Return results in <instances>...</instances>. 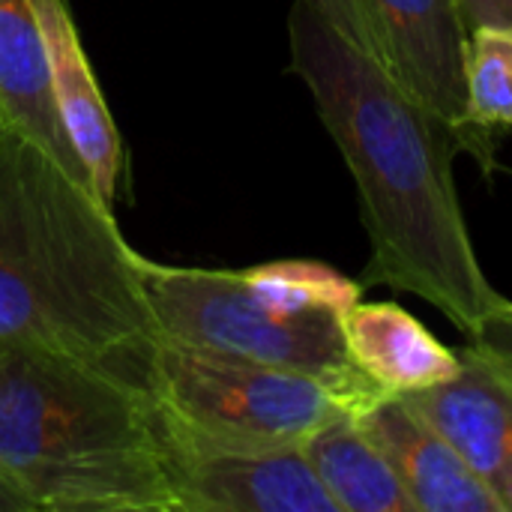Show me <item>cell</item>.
Masks as SVG:
<instances>
[{
  "label": "cell",
  "mask_w": 512,
  "mask_h": 512,
  "mask_svg": "<svg viewBox=\"0 0 512 512\" xmlns=\"http://www.w3.org/2000/svg\"><path fill=\"white\" fill-rule=\"evenodd\" d=\"M291 69L312 93L360 195L372 258L366 285L435 306L471 336L504 297L486 276L453 180L459 135L312 3L288 15Z\"/></svg>",
  "instance_id": "cell-1"
},
{
  "label": "cell",
  "mask_w": 512,
  "mask_h": 512,
  "mask_svg": "<svg viewBox=\"0 0 512 512\" xmlns=\"http://www.w3.org/2000/svg\"><path fill=\"white\" fill-rule=\"evenodd\" d=\"M144 264L90 186L0 123V351L144 372L162 336Z\"/></svg>",
  "instance_id": "cell-2"
},
{
  "label": "cell",
  "mask_w": 512,
  "mask_h": 512,
  "mask_svg": "<svg viewBox=\"0 0 512 512\" xmlns=\"http://www.w3.org/2000/svg\"><path fill=\"white\" fill-rule=\"evenodd\" d=\"M0 483L30 512H177L144 372L0 351Z\"/></svg>",
  "instance_id": "cell-3"
},
{
  "label": "cell",
  "mask_w": 512,
  "mask_h": 512,
  "mask_svg": "<svg viewBox=\"0 0 512 512\" xmlns=\"http://www.w3.org/2000/svg\"><path fill=\"white\" fill-rule=\"evenodd\" d=\"M144 381L171 432L225 447H294L354 402L339 387L216 348L159 336Z\"/></svg>",
  "instance_id": "cell-4"
},
{
  "label": "cell",
  "mask_w": 512,
  "mask_h": 512,
  "mask_svg": "<svg viewBox=\"0 0 512 512\" xmlns=\"http://www.w3.org/2000/svg\"><path fill=\"white\" fill-rule=\"evenodd\" d=\"M144 288L168 339L321 378L351 396L354 414L387 396L351 363L336 315L282 312L249 288L243 270L171 267L147 258Z\"/></svg>",
  "instance_id": "cell-5"
},
{
  "label": "cell",
  "mask_w": 512,
  "mask_h": 512,
  "mask_svg": "<svg viewBox=\"0 0 512 512\" xmlns=\"http://www.w3.org/2000/svg\"><path fill=\"white\" fill-rule=\"evenodd\" d=\"M162 429L177 512H339L300 444L225 447Z\"/></svg>",
  "instance_id": "cell-6"
},
{
  "label": "cell",
  "mask_w": 512,
  "mask_h": 512,
  "mask_svg": "<svg viewBox=\"0 0 512 512\" xmlns=\"http://www.w3.org/2000/svg\"><path fill=\"white\" fill-rule=\"evenodd\" d=\"M456 378L402 399L468 462L512 512V360L468 342Z\"/></svg>",
  "instance_id": "cell-7"
},
{
  "label": "cell",
  "mask_w": 512,
  "mask_h": 512,
  "mask_svg": "<svg viewBox=\"0 0 512 512\" xmlns=\"http://www.w3.org/2000/svg\"><path fill=\"white\" fill-rule=\"evenodd\" d=\"M381 45L384 69L435 117L465 150V48L468 27L456 0H363Z\"/></svg>",
  "instance_id": "cell-8"
},
{
  "label": "cell",
  "mask_w": 512,
  "mask_h": 512,
  "mask_svg": "<svg viewBox=\"0 0 512 512\" xmlns=\"http://www.w3.org/2000/svg\"><path fill=\"white\" fill-rule=\"evenodd\" d=\"M48 54V75L63 132L78 153L96 195L117 207L126 180V147L108 111L90 57L81 45L69 0H33Z\"/></svg>",
  "instance_id": "cell-9"
},
{
  "label": "cell",
  "mask_w": 512,
  "mask_h": 512,
  "mask_svg": "<svg viewBox=\"0 0 512 512\" xmlns=\"http://www.w3.org/2000/svg\"><path fill=\"white\" fill-rule=\"evenodd\" d=\"M384 453L417 512H504L501 501L402 396H378L354 414Z\"/></svg>",
  "instance_id": "cell-10"
},
{
  "label": "cell",
  "mask_w": 512,
  "mask_h": 512,
  "mask_svg": "<svg viewBox=\"0 0 512 512\" xmlns=\"http://www.w3.org/2000/svg\"><path fill=\"white\" fill-rule=\"evenodd\" d=\"M0 123L30 138L63 171L93 189L54 105L48 54L33 0H0Z\"/></svg>",
  "instance_id": "cell-11"
},
{
  "label": "cell",
  "mask_w": 512,
  "mask_h": 512,
  "mask_svg": "<svg viewBox=\"0 0 512 512\" xmlns=\"http://www.w3.org/2000/svg\"><path fill=\"white\" fill-rule=\"evenodd\" d=\"M351 363L384 393L405 396L456 378L459 351H450L429 327L396 300L357 303L342 318Z\"/></svg>",
  "instance_id": "cell-12"
},
{
  "label": "cell",
  "mask_w": 512,
  "mask_h": 512,
  "mask_svg": "<svg viewBox=\"0 0 512 512\" xmlns=\"http://www.w3.org/2000/svg\"><path fill=\"white\" fill-rule=\"evenodd\" d=\"M303 453L339 512H417L384 453L363 435L354 414L318 426Z\"/></svg>",
  "instance_id": "cell-13"
},
{
  "label": "cell",
  "mask_w": 512,
  "mask_h": 512,
  "mask_svg": "<svg viewBox=\"0 0 512 512\" xmlns=\"http://www.w3.org/2000/svg\"><path fill=\"white\" fill-rule=\"evenodd\" d=\"M465 150L495 171L498 138L512 132V24L468 30L465 48Z\"/></svg>",
  "instance_id": "cell-14"
},
{
  "label": "cell",
  "mask_w": 512,
  "mask_h": 512,
  "mask_svg": "<svg viewBox=\"0 0 512 512\" xmlns=\"http://www.w3.org/2000/svg\"><path fill=\"white\" fill-rule=\"evenodd\" d=\"M243 279L249 288L282 312H330L342 318L363 300V282L339 273L324 261H270L246 267Z\"/></svg>",
  "instance_id": "cell-15"
},
{
  "label": "cell",
  "mask_w": 512,
  "mask_h": 512,
  "mask_svg": "<svg viewBox=\"0 0 512 512\" xmlns=\"http://www.w3.org/2000/svg\"><path fill=\"white\" fill-rule=\"evenodd\" d=\"M306 3H312L345 39H351L357 48H363L369 57L381 63V45L363 0H306Z\"/></svg>",
  "instance_id": "cell-16"
},
{
  "label": "cell",
  "mask_w": 512,
  "mask_h": 512,
  "mask_svg": "<svg viewBox=\"0 0 512 512\" xmlns=\"http://www.w3.org/2000/svg\"><path fill=\"white\" fill-rule=\"evenodd\" d=\"M468 342H477V345H483V348H492V351H498V354H504L507 360H512V300L504 309L492 312V315L468 336Z\"/></svg>",
  "instance_id": "cell-17"
},
{
  "label": "cell",
  "mask_w": 512,
  "mask_h": 512,
  "mask_svg": "<svg viewBox=\"0 0 512 512\" xmlns=\"http://www.w3.org/2000/svg\"><path fill=\"white\" fill-rule=\"evenodd\" d=\"M468 30L480 24H512V0H456Z\"/></svg>",
  "instance_id": "cell-18"
},
{
  "label": "cell",
  "mask_w": 512,
  "mask_h": 512,
  "mask_svg": "<svg viewBox=\"0 0 512 512\" xmlns=\"http://www.w3.org/2000/svg\"><path fill=\"white\" fill-rule=\"evenodd\" d=\"M0 512H30L27 510V504L6 486V483H0Z\"/></svg>",
  "instance_id": "cell-19"
}]
</instances>
